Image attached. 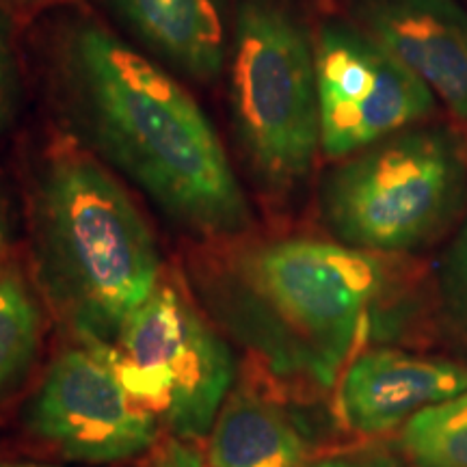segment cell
I'll return each instance as SVG.
<instances>
[{
	"label": "cell",
	"instance_id": "1",
	"mask_svg": "<svg viewBox=\"0 0 467 467\" xmlns=\"http://www.w3.org/2000/svg\"><path fill=\"white\" fill-rule=\"evenodd\" d=\"M66 67L96 148L175 223L208 238L247 230L249 203L223 145L171 76L91 22L69 37Z\"/></svg>",
	"mask_w": 467,
	"mask_h": 467
},
{
	"label": "cell",
	"instance_id": "2",
	"mask_svg": "<svg viewBox=\"0 0 467 467\" xmlns=\"http://www.w3.org/2000/svg\"><path fill=\"white\" fill-rule=\"evenodd\" d=\"M385 285L388 271L372 251L288 238L234 255L208 285V301L277 372L331 385Z\"/></svg>",
	"mask_w": 467,
	"mask_h": 467
},
{
	"label": "cell",
	"instance_id": "3",
	"mask_svg": "<svg viewBox=\"0 0 467 467\" xmlns=\"http://www.w3.org/2000/svg\"><path fill=\"white\" fill-rule=\"evenodd\" d=\"M37 273L83 342L115 344L161 284V255L143 214L87 156L50 161L33 206Z\"/></svg>",
	"mask_w": 467,
	"mask_h": 467
},
{
	"label": "cell",
	"instance_id": "4",
	"mask_svg": "<svg viewBox=\"0 0 467 467\" xmlns=\"http://www.w3.org/2000/svg\"><path fill=\"white\" fill-rule=\"evenodd\" d=\"M225 67L244 159L268 191H290L317 159L320 117L314 42L288 0L238 3Z\"/></svg>",
	"mask_w": 467,
	"mask_h": 467
},
{
	"label": "cell",
	"instance_id": "5",
	"mask_svg": "<svg viewBox=\"0 0 467 467\" xmlns=\"http://www.w3.org/2000/svg\"><path fill=\"white\" fill-rule=\"evenodd\" d=\"M463 175V151L451 130L407 128L344 159L325 184V219L348 247L413 249L446 221Z\"/></svg>",
	"mask_w": 467,
	"mask_h": 467
},
{
	"label": "cell",
	"instance_id": "6",
	"mask_svg": "<svg viewBox=\"0 0 467 467\" xmlns=\"http://www.w3.org/2000/svg\"><path fill=\"white\" fill-rule=\"evenodd\" d=\"M110 358L130 396L184 440L210 435L230 394L234 358L223 337L173 285L159 284L128 318Z\"/></svg>",
	"mask_w": 467,
	"mask_h": 467
},
{
	"label": "cell",
	"instance_id": "7",
	"mask_svg": "<svg viewBox=\"0 0 467 467\" xmlns=\"http://www.w3.org/2000/svg\"><path fill=\"white\" fill-rule=\"evenodd\" d=\"M320 151L344 161L437 110V98L364 28L329 22L314 42Z\"/></svg>",
	"mask_w": 467,
	"mask_h": 467
},
{
	"label": "cell",
	"instance_id": "8",
	"mask_svg": "<svg viewBox=\"0 0 467 467\" xmlns=\"http://www.w3.org/2000/svg\"><path fill=\"white\" fill-rule=\"evenodd\" d=\"M33 435L80 463H115L148 451L159 418L117 377L110 344L83 342L52 361L26 411Z\"/></svg>",
	"mask_w": 467,
	"mask_h": 467
},
{
	"label": "cell",
	"instance_id": "9",
	"mask_svg": "<svg viewBox=\"0 0 467 467\" xmlns=\"http://www.w3.org/2000/svg\"><path fill=\"white\" fill-rule=\"evenodd\" d=\"M359 28L467 121V11L454 0H359Z\"/></svg>",
	"mask_w": 467,
	"mask_h": 467
},
{
	"label": "cell",
	"instance_id": "10",
	"mask_svg": "<svg viewBox=\"0 0 467 467\" xmlns=\"http://www.w3.org/2000/svg\"><path fill=\"white\" fill-rule=\"evenodd\" d=\"M465 392V366L396 348H375L361 353L347 368L337 405L350 431L379 435Z\"/></svg>",
	"mask_w": 467,
	"mask_h": 467
},
{
	"label": "cell",
	"instance_id": "11",
	"mask_svg": "<svg viewBox=\"0 0 467 467\" xmlns=\"http://www.w3.org/2000/svg\"><path fill=\"white\" fill-rule=\"evenodd\" d=\"M141 42L195 80H214L227 66V0H113Z\"/></svg>",
	"mask_w": 467,
	"mask_h": 467
},
{
	"label": "cell",
	"instance_id": "12",
	"mask_svg": "<svg viewBox=\"0 0 467 467\" xmlns=\"http://www.w3.org/2000/svg\"><path fill=\"white\" fill-rule=\"evenodd\" d=\"M213 467H312L307 448L277 402L238 389L223 402L210 431Z\"/></svg>",
	"mask_w": 467,
	"mask_h": 467
},
{
	"label": "cell",
	"instance_id": "13",
	"mask_svg": "<svg viewBox=\"0 0 467 467\" xmlns=\"http://www.w3.org/2000/svg\"><path fill=\"white\" fill-rule=\"evenodd\" d=\"M400 446L413 467H467V392L402 424Z\"/></svg>",
	"mask_w": 467,
	"mask_h": 467
},
{
	"label": "cell",
	"instance_id": "14",
	"mask_svg": "<svg viewBox=\"0 0 467 467\" xmlns=\"http://www.w3.org/2000/svg\"><path fill=\"white\" fill-rule=\"evenodd\" d=\"M42 317L17 268L0 275V394L11 388L31 364L39 344Z\"/></svg>",
	"mask_w": 467,
	"mask_h": 467
},
{
	"label": "cell",
	"instance_id": "15",
	"mask_svg": "<svg viewBox=\"0 0 467 467\" xmlns=\"http://www.w3.org/2000/svg\"><path fill=\"white\" fill-rule=\"evenodd\" d=\"M446 282L454 306L467 318V223L459 232L457 241L452 243L451 254L446 260Z\"/></svg>",
	"mask_w": 467,
	"mask_h": 467
},
{
	"label": "cell",
	"instance_id": "16",
	"mask_svg": "<svg viewBox=\"0 0 467 467\" xmlns=\"http://www.w3.org/2000/svg\"><path fill=\"white\" fill-rule=\"evenodd\" d=\"M14 85H16V66L14 50L9 44L7 22L0 16V132L9 119L11 102H14Z\"/></svg>",
	"mask_w": 467,
	"mask_h": 467
},
{
	"label": "cell",
	"instance_id": "17",
	"mask_svg": "<svg viewBox=\"0 0 467 467\" xmlns=\"http://www.w3.org/2000/svg\"><path fill=\"white\" fill-rule=\"evenodd\" d=\"M151 467H213L206 463L200 454L192 452L191 448L182 446V443H171L159 459L151 463Z\"/></svg>",
	"mask_w": 467,
	"mask_h": 467
},
{
	"label": "cell",
	"instance_id": "18",
	"mask_svg": "<svg viewBox=\"0 0 467 467\" xmlns=\"http://www.w3.org/2000/svg\"><path fill=\"white\" fill-rule=\"evenodd\" d=\"M312 467H392L377 459H358V457H334L314 463Z\"/></svg>",
	"mask_w": 467,
	"mask_h": 467
},
{
	"label": "cell",
	"instance_id": "19",
	"mask_svg": "<svg viewBox=\"0 0 467 467\" xmlns=\"http://www.w3.org/2000/svg\"><path fill=\"white\" fill-rule=\"evenodd\" d=\"M5 251H7V219H5V206H3V200H0V275H3L5 271L3 266Z\"/></svg>",
	"mask_w": 467,
	"mask_h": 467
},
{
	"label": "cell",
	"instance_id": "20",
	"mask_svg": "<svg viewBox=\"0 0 467 467\" xmlns=\"http://www.w3.org/2000/svg\"><path fill=\"white\" fill-rule=\"evenodd\" d=\"M0 467H46V465H0Z\"/></svg>",
	"mask_w": 467,
	"mask_h": 467
}]
</instances>
